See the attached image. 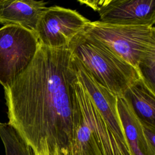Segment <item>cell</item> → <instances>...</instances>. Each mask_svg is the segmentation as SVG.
Wrapping results in <instances>:
<instances>
[{
  "instance_id": "6da1fadb",
  "label": "cell",
  "mask_w": 155,
  "mask_h": 155,
  "mask_svg": "<svg viewBox=\"0 0 155 155\" xmlns=\"http://www.w3.org/2000/svg\"><path fill=\"white\" fill-rule=\"evenodd\" d=\"M76 77L69 49L39 44L27 68L4 88L8 124L35 155H70Z\"/></svg>"
},
{
  "instance_id": "7a4b0ae2",
  "label": "cell",
  "mask_w": 155,
  "mask_h": 155,
  "mask_svg": "<svg viewBox=\"0 0 155 155\" xmlns=\"http://www.w3.org/2000/svg\"><path fill=\"white\" fill-rule=\"evenodd\" d=\"M68 49L97 82L116 96H124L142 78L133 66L84 32L73 39Z\"/></svg>"
},
{
  "instance_id": "3957f363",
  "label": "cell",
  "mask_w": 155,
  "mask_h": 155,
  "mask_svg": "<svg viewBox=\"0 0 155 155\" xmlns=\"http://www.w3.org/2000/svg\"><path fill=\"white\" fill-rule=\"evenodd\" d=\"M84 33L133 66L155 58L154 27L116 25L90 21Z\"/></svg>"
},
{
  "instance_id": "277c9868",
  "label": "cell",
  "mask_w": 155,
  "mask_h": 155,
  "mask_svg": "<svg viewBox=\"0 0 155 155\" xmlns=\"http://www.w3.org/2000/svg\"><path fill=\"white\" fill-rule=\"evenodd\" d=\"M39 44L36 34L16 25L0 28V84L10 85L28 66Z\"/></svg>"
},
{
  "instance_id": "5b68a950",
  "label": "cell",
  "mask_w": 155,
  "mask_h": 155,
  "mask_svg": "<svg viewBox=\"0 0 155 155\" xmlns=\"http://www.w3.org/2000/svg\"><path fill=\"white\" fill-rule=\"evenodd\" d=\"M90 21L76 10L54 5L43 11L35 33L40 45L68 49L73 39L85 31Z\"/></svg>"
},
{
  "instance_id": "8992f818",
  "label": "cell",
  "mask_w": 155,
  "mask_h": 155,
  "mask_svg": "<svg viewBox=\"0 0 155 155\" xmlns=\"http://www.w3.org/2000/svg\"><path fill=\"white\" fill-rule=\"evenodd\" d=\"M73 94L79 111L102 155H132L116 138L102 117L77 74L73 81Z\"/></svg>"
},
{
  "instance_id": "52a82bcc",
  "label": "cell",
  "mask_w": 155,
  "mask_h": 155,
  "mask_svg": "<svg viewBox=\"0 0 155 155\" xmlns=\"http://www.w3.org/2000/svg\"><path fill=\"white\" fill-rule=\"evenodd\" d=\"M72 60L79 81L85 87L113 134L124 147L130 150L117 111V96L97 82L73 54Z\"/></svg>"
},
{
  "instance_id": "ba28073f",
  "label": "cell",
  "mask_w": 155,
  "mask_h": 155,
  "mask_svg": "<svg viewBox=\"0 0 155 155\" xmlns=\"http://www.w3.org/2000/svg\"><path fill=\"white\" fill-rule=\"evenodd\" d=\"M97 12L104 24L154 27L155 0H112Z\"/></svg>"
},
{
  "instance_id": "9c48e42d",
  "label": "cell",
  "mask_w": 155,
  "mask_h": 155,
  "mask_svg": "<svg viewBox=\"0 0 155 155\" xmlns=\"http://www.w3.org/2000/svg\"><path fill=\"white\" fill-rule=\"evenodd\" d=\"M46 7L43 0H0V24L19 25L35 33Z\"/></svg>"
},
{
  "instance_id": "30bf717a",
  "label": "cell",
  "mask_w": 155,
  "mask_h": 155,
  "mask_svg": "<svg viewBox=\"0 0 155 155\" xmlns=\"http://www.w3.org/2000/svg\"><path fill=\"white\" fill-rule=\"evenodd\" d=\"M117 108L132 155H155L147 143L142 121L128 99L117 96Z\"/></svg>"
},
{
  "instance_id": "8fae6325",
  "label": "cell",
  "mask_w": 155,
  "mask_h": 155,
  "mask_svg": "<svg viewBox=\"0 0 155 155\" xmlns=\"http://www.w3.org/2000/svg\"><path fill=\"white\" fill-rule=\"evenodd\" d=\"M124 96L142 120L155 125V90L142 78L133 83Z\"/></svg>"
},
{
  "instance_id": "7c38bea8",
  "label": "cell",
  "mask_w": 155,
  "mask_h": 155,
  "mask_svg": "<svg viewBox=\"0 0 155 155\" xmlns=\"http://www.w3.org/2000/svg\"><path fill=\"white\" fill-rule=\"evenodd\" d=\"M0 137L5 155H35L25 140L8 123L0 122Z\"/></svg>"
},
{
  "instance_id": "4fadbf2b",
  "label": "cell",
  "mask_w": 155,
  "mask_h": 155,
  "mask_svg": "<svg viewBox=\"0 0 155 155\" xmlns=\"http://www.w3.org/2000/svg\"><path fill=\"white\" fill-rule=\"evenodd\" d=\"M141 121L143 125V131L147 143L151 150L155 152V125H151L142 120Z\"/></svg>"
},
{
  "instance_id": "5bb4252c",
  "label": "cell",
  "mask_w": 155,
  "mask_h": 155,
  "mask_svg": "<svg viewBox=\"0 0 155 155\" xmlns=\"http://www.w3.org/2000/svg\"><path fill=\"white\" fill-rule=\"evenodd\" d=\"M80 3L85 4L93 9L99 11L101 8L108 5L112 0H77Z\"/></svg>"
}]
</instances>
